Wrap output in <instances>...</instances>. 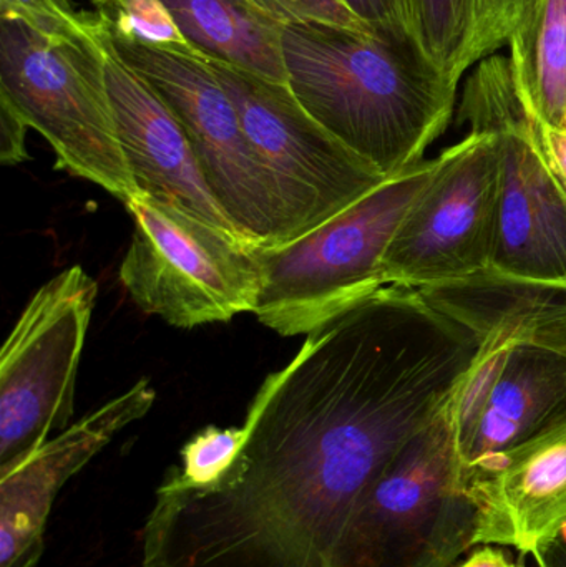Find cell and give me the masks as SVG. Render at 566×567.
<instances>
[{"label": "cell", "mask_w": 566, "mask_h": 567, "mask_svg": "<svg viewBox=\"0 0 566 567\" xmlns=\"http://www.w3.org/2000/svg\"><path fill=\"white\" fill-rule=\"evenodd\" d=\"M281 49L302 109L385 178L424 162L454 115L459 83L411 40L295 23Z\"/></svg>", "instance_id": "1"}, {"label": "cell", "mask_w": 566, "mask_h": 567, "mask_svg": "<svg viewBox=\"0 0 566 567\" xmlns=\"http://www.w3.org/2000/svg\"><path fill=\"white\" fill-rule=\"evenodd\" d=\"M478 532L481 509L459 449L452 399L369 486L335 567H454L478 545Z\"/></svg>", "instance_id": "2"}, {"label": "cell", "mask_w": 566, "mask_h": 567, "mask_svg": "<svg viewBox=\"0 0 566 567\" xmlns=\"http://www.w3.org/2000/svg\"><path fill=\"white\" fill-rule=\"evenodd\" d=\"M434 172V159L385 179L315 231L256 248L261 289L255 316L292 337L315 332L378 292L389 243Z\"/></svg>", "instance_id": "3"}, {"label": "cell", "mask_w": 566, "mask_h": 567, "mask_svg": "<svg viewBox=\"0 0 566 567\" xmlns=\"http://www.w3.org/2000/svg\"><path fill=\"white\" fill-rule=\"evenodd\" d=\"M96 12L75 42H53L25 23L0 20V93L56 156V169L128 205L136 195L109 92Z\"/></svg>", "instance_id": "4"}, {"label": "cell", "mask_w": 566, "mask_h": 567, "mask_svg": "<svg viewBox=\"0 0 566 567\" xmlns=\"http://www.w3.org/2000/svg\"><path fill=\"white\" fill-rule=\"evenodd\" d=\"M471 132L497 135L501 152L491 275L534 286H566V189L552 168L511 56L481 60L459 109Z\"/></svg>", "instance_id": "5"}, {"label": "cell", "mask_w": 566, "mask_h": 567, "mask_svg": "<svg viewBox=\"0 0 566 567\" xmlns=\"http://www.w3.org/2000/svg\"><path fill=\"white\" fill-rule=\"evenodd\" d=\"M133 236L119 278L133 302L179 329L255 312V246L172 203L138 193L125 205Z\"/></svg>", "instance_id": "6"}, {"label": "cell", "mask_w": 566, "mask_h": 567, "mask_svg": "<svg viewBox=\"0 0 566 567\" xmlns=\"http://www.w3.org/2000/svg\"><path fill=\"white\" fill-rule=\"evenodd\" d=\"M208 63L268 173L278 216L272 248L309 235L388 179L319 125L286 83Z\"/></svg>", "instance_id": "7"}, {"label": "cell", "mask_w": 566, "mask_h": 567, "mask_svg": "<svg viewBox=\"0 0 566 567\" xmlns=\"http://www.w3.org/2000/svg\"><path fill=\"white\" fill-rule=\"evenodd\" d=\"M99 284L72 266L43 284L0 353V475L70 426Z\"/></svg>", "instance_id": "8"}, {"label": "cell", "mask_w": 566, "mask_h": 567, "mask_svg": "<svg viewBox=\"0 0 566 567\" xmlns=\"http://www.w3.org/2000/svg\"><path fill=\"white\" fill-rule=\"evenodd\" d=\"M501 152L497 135L471 132L434 159V172L382 259L385 286L434 289L491 269Z\"/></svg>", "instance_id": "9"}, {"label": "cell", "mask_w": 566, "mask_h": 567, "mask_svg": "<svg viewBox=\"0 0 566 567\" xmlns=\"http://www.w3.org/2000/svg\"><path fill=\"white\" fill-rule=\"evenodd\" d=\"M109 33L123 62L162 96L182 123L206 185L239 238L255 248H272L278 216L268 173L208 60L128 42L110 29Z\"/></svg>", "instance_id": "10"}, {"label": "cell", "mask_w": 566, "mask_h": 567, "mask_svg": "<svg viewBox=\"0 0 566 567\" xmlns=\"http://www.w3.org/2000/svg\"><path fill=\"white\" fill-rule=\"evenodd\" d=\"M155 400L150 380H138L0 475V567L39 566L47 522L63 486Z\"/></svg>", "instance_id": "11"}, {"label": "cell", "mask_w": 566, "mask_h": 567, "mask_svg": "<svg viewBox=\"0 0 566 567\" xmlns=\"http://www.w3.org/2000/svg\"><path fill=\"white\" fill-rule=\"evenodd\" d=\"M96 16L120 142L136 188L159 202L182 206L239 238L206 185L182 123L162 96L123 62L110 39L105 20L99 12Z\"/></svg>", "instance_id": "12"}, {"label": "cell", "mask_w": 566, "mask_h": 567, "mask_svg": "<svg viewBox=\"0 0 566 567\" xmlns=\"http://www.w3.org/2000/svg\"><path fill=\"white\" fill-rule=\"evenodd\" d=\"M469 482L481 509L478 545L534 555L566 525V420Z\"/></svg>", "instance_id": "13"}, {"label": "cell", "mask_w": 566, "mask_h": 567, "mask_svg": "<svg viewBox=\"0 0 566 567\" xmlns=\"http://www.w3.org/2000/svg\"><path fill=\"white\" fill-rule=\"evenodd\" d=\"M566 420V355L514 340L471 435L459 445L469 478Z\"/></svg>", "instance_id": "14"}, {"label": "cell", "mask_w": 566, "mask_h": 567, "mask_svg": "<svg viewBox=\"0 0 566 567\" xmlns=\"http://www.w3.org/2000/svg\"><path fill=\"white\" fill-rule=\"evenodd\" d=\"M158 2L173 17L193 49L206 60L229 63L288 85L281 49L285 27L272 19L258 0Z\"/></svg>", "instance_id": "15"}, {"label": "cell", "mask_w": 566, "mask_h": 567, "mask_svg": "<svg viewBox=\"0 0 566 567\" xmlns=\"http://www.w3.org/2000/svg\"><path fill=\"white\" fill-rule=\"evenodd\" d=\"M421 290L481 333L505 327L517 340L566 355V286H534L485 272L469 281Z\"/></svg>", "instance_id": "16"}, {"label": "cell", "mask_w": 566, "mask_h": 567, "mask_svg": "<svg viewBox=\"0 0 566 567\" xmlns=\"http://www.w3.org/2000/svg\"><path fill=\"white\" fill-rule=\"evenodd\" d=\"M508 47L528 109L544 125L562 128L566 115V0H542Z\"/></svg>", "instance_id": "17"}, {"label": "cell", "mask_w": 566, "mask_h": 567, "mask_svg": "<svg viewBox=\"0 0 566 567\" xmlns=\"http://www.w3.org/2000/svg\"><path fill=\"white\" fill-rule=\"evenodd\" d=\"M409 35L422 55L454 82L472 66V0H404Z\"/></svg>", "instance_id": "18"}, {"label": "cell", "mask_w": 566, "mask_h": 567, "mask_svg": "<svg viewBox=\"0 0 566 567\" xmlns=\"http://www.w3.org/2000/svg\"><path fill=\"white\" fill-rule=\"evenodd\" d=\"M245 440V426H206L183 446L182 466H175L168 473L183 485L208 488L231 468Z\"/></svg>", "instance_id": "19"}, {"label": "cell", "mask_w": 566, "mask_h": 567, "mask_svg": "<svg viewBox=\"0 0 566 567\" xmlns=\"http://www.w3.org/2000/svg\"><path fill=\"white\" fill-rule=\"evenodd\" d=\"M0 20L25 23L53 42H75L89 35L92 13L76 12L70 0H0Z\"/></svg>", "instance_id": "20"}, {"label": "cell", "mask_w": 566, "mask_h": 567, "mask_svg": "<svg viewBox=\"0 0 566 567\" xmlns=\"http://www.w3.org/2000/svg\"><path fill=\"white\" fill-rule=\"evenodd\" d=\"M542 0H472L474 43L472 65L508 45L512 35L531 20Z\"/></svg>", "instance_id": "21"}, {"label": "cell", "mask_w": 566, "mask_h": 567, "mask_svg": "<svg viewBox=\"0 0 566 567\" xmlns=\"http://www.w3.org/2000/svg\"><path fill=\"white\" fill-rule=\"evenodd\" d=\"M282 27L295 23H322L352 32L375 33L362 22L344 0H258Z\"/></svg>", "instance_id": "22"}, {"label": "cell", "mask_w": 566, "mask_h": 567, "mask_svg": "<svg viewBox=\"0 0 566 567\" xmlns=\"http://www.w3.org/2000/svg\"><path fill=\"white\" fill-rule=\"evenodd\" d=\"M349 9L379 35L411 40L405 22L404 0H344Z\"/></svg>", "instance_id": "23"}, {"label": "cell", "mask_w": 566, "mask_h": 567, "mask_svg": "<svg viewBox=\"0 0 566 567\" xmlns=\"http://www.w3.org/2000/svg\"><path fill=\"white\" fill-rule=\"evenodd\" d=\"M29 123L6 95L0 93V163L16 166L29 159L27 130Z\"/></svg>", "instance_id": "24"}, {"label": "cell", "mask_w": 566, "mask_h": 567, "mask_svg": "<svg viewBox=\"0 0 566 567\" xmlns=\"http://www.w3.org/2000/svg\"><path fill=\"white\" fill-rule=\"evenodd\" d=\"M541 140L545 155L552 168L560 178L566 189V132L562 128H552L541 122Z\"/></svg>", "instance_id": "25"}, {"label": "cell", "mask_w": 566, "mask_h": 567, "mask_svg": "<svg viewBox=\"0 0 566 567\" xmlns=\"http://www.w3.org/2000/svg\"><path fill=\"white\" fill-rule=\"evenodd\" d=\"M524 559L525 556H521L517 563L512 561L511 556L497 545H484V548L472 553L465 561L454 567H525Z\"/></svg>", "instance_id": "26"}, {"label": "cell", "mask_w": 566, "mask_h": 567, "mask_svg": "<svg viewBox=\"0 0 566 567\" xmlns=\"http://www.w3.org/2000/svg\"><path fill=\"white\" fill-rule=\"evenodd\" d=\"M538 567H566V525L534 551Z\"/></svg>", "instance_id": "27"}, {"label": "cell", "mask_w": 566, "mask_h": 567, "mask_svg": "<svg viewBox=\"0 0 566 567\" xmlns=\"http://www.w3.org/2000/svg\"><path fill=\"white\" fill-rule=\"evenodd\" d=\"M562 130H565V132H566V115H565L564 123H562Z\"/></svg>", "instance_id": "28"}]
</instances>
